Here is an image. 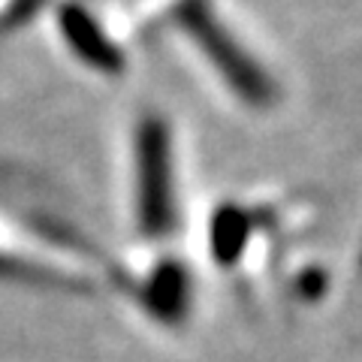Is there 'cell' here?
Listing matches in <instances>:
<instances>
[{
	"instance_id": "cell-1",
	"label": "cell",
	"mask_w": 362,
	"mask_h": 362,
	"mask_svg": "<svg viewBox=\"0 0 362 362\" xmlns=\"http://www.w3.org/2000/svg\"><path fill=\"white\" fill-rule=\"evenodd\" d=\"M245 245V214H223L214 230V251L221 247L223 257H233Z\"/></svg>"
}]
</instances>
